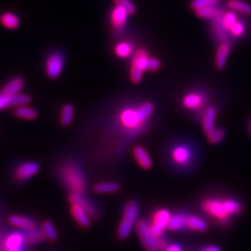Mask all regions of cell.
Here are the masks:
<instances>
[{"label":"cell","instance_id":"6da1fadb","mask_svg":"<svg viewBox=\"0 0 251 251\" xmlns=\"http://www.w3.org/2000/svg\"><path fill=\"white\" fill-rule=\"evenodd\" d=\"M201 208L209 218L221 225H227L233 217L241 215L243 211V205L239 200L230 197H217V196L203 199Z\"/></svg>","mask_w":251,"mask_h":251},{"label":"cell","instance_id":"7a4b0ae2","mask_svg":"<svg viewBox=\"0 0 251 251\" xmlns=\"http://www.w3.org/2000/svg\"><path fill=\"white\" fill-rule=\"evenodd\" d=\"M161 66L160 61L151 57L145 49L137 50L131 61L129 76L130 81L133 84H138L141 82L145 73L147 72H157Z\"/></svg>","mask_w":251,"mask_h":251},{"label":"cell","instance_id":"3957f363","mask_svg":"<svg viewBox=\"0 0 251 251\" xmlns=\"http://www.w3.org/2000/svg\"><path fill=\"white\" fill-rule=\"evenodd\" d=\"M62 181L72 193L83 194L86 190V179L82 168L75 161H67L61 167Z\"/></svg>","mask_w":251,"mask_h":251},{"label":"cell","instance_id":"277c9868","mask_svg":"<svg viewBox=\"0 0 251 251\" xmlns=\"http://www.w3.org/2000/svg\"><path fill=\"white\" fill-rule=\"evenodd\" d=\"M209 92L204 88H194L186 91L181 99V105L188 111L202 116L209 106Z\"/></svg>","mask_w":251,"mask_h":251},{"label":"cell","instance_id":"5b68a950","mask_svg":"<svg viewBox=\"0 0 251 251\" xmlns=\"http://www.w3.org/2000/svg\"><path fill=\"white\" fill-rule=\"evenodd\" d=\"M169 157L175 167L190 168L195 159L194 148L187 143H176L171 147Z\"/></svg>","mask_w":251,"mask_h":251},{"label":"cell","instance_id":"8992f818","mask_svg":"<svg viewBox=\"0 0 251 251\" xmlns=\"http://www.w3.org/2000/svg\"><path fill=\"white\" fill-rule=\"evenodd\" d=\"M135 229L146 251H160L159 238L152 232L150 223L146 220H139L135 224Z\"/></svg>","mask_w":251,"mask_h":251},{"label":"cell","instance_id":"52a82bcc","mask_svg":"<svg viewBox=\"0 0 251 251\" xmlns=\"http://www.w3.org/2000/svg\"><path fill=\"white\" fill-rule=\"evenodd\" d=\"M172 217V213L168 208H158L152 214L150 228L157 238L164 235V231L168 229V225Z\"/></svg>","mask_w":251,"mask_h":251},{"label":"cell","instance_id":"ba28073f","mask_svg":"<svg viewBox=\"0 0 251 251\" xmlns=\"http://www.w3.org/2000/svg\"><path fill=\"white\" fill-rule=\"evenodd\" d=\"M65 66V56L61 51H53L45 61V73L50 78H57L61 75Z\"/></svg>","mask_w":251,"mask_h":251},{"label":"cell","instance_id":"9c48e42d","mask_svg":"<svg viewBox=\"0 0 251 251\" xmlns=\"http://www.w3.org/2000/svg\"><path fill=\"white\" fill-rule=\"evenodd\" d=\"M30 101V98L27 94L19 93L11 96V94H5L0 92V111L5 110L6 108L18 107L22 105H28Z\"/></svg>","mask_w":251,"mask_h":251},{"label":"cell","instance_id":"30bf717a","mask_svg":"<svg viewBox=\"0 0 251 251\" xmlns=\"http://www.w3.org/2000/svg\"><path fill=\"white\" fill-rule=\"evenodd\" d=\"M129 16H131L130 13L126 9H124L123 6L114 4V7L112 9L111 13H110V23H111V26L116 31L123 30L126 25H127Z\"/></svg>","mask_w":251,"mask_h":251},{"label":"cell","instance_id":"8fae6325","mask_svg":"<svg viewBox=\"0 0 251 251\" xmlns=\"http://www.w3.org/2000/svg\"><path fill=\"white\" fill-rule=\"evenodd\" d=\"M40 170V166L36 162H25L21 163L15 170L14 176L18 181H25V180L34 177Z\"/></svg>","mask_w":251,"mask_h":251},{"label":"cell","instance_id":"7c38bea8","mask_svg":"<svg viewBox=\"0 0 251 251\" xmlns=\"http://www.w3.org/2000/svg\"><path fill=\"white\" fill-rule=\"evenodd\" d=\"M216 117L217 109L214 106H208L201 116L202 130L206 136L216 129Z\"/></svg>","mask_w":251,"mask_h":251},{"label":"cell","instance_id":"4fadbf2b","mask_svg":"<svg viewBox=\"0 0 251 251\" xmlns=\"http://www.w3.org/2000/svg\"><path fill=\"white\" fill-rule=\"evenodd\" d=\"M132 155H133V157H134V159L136 160L137 164L141 169H144V170L152 169L153 160L144 147H141V146L134 147V149H133V151H132Z\"/></svg>","mask_w":251,"mask_h":251},{"label":"cell","instance_id":"5bb4252c","mask_svg":"<svg viewBox=\"0 0 251 251\" xmlns=\"http://www.w3.org/2000/svg\"><path fill=\"white\" fill-rule=\"evenodd\" d=\"M231 50V42L225 41L219 43V46L217 49L216 52V59H215V64L217 69H223L226 65L227 60H228L229 53Z\"/></svg>","mask_w":251,"mask_h":251},{"label":"cell","instance_id":"9a60e30c","mask_svg":"<svg viewBox=\"0 0 251 251\" xmlns=\"http://www.w3.org/2000/svg\"><path fill=\"white\" fill-rule=\"evenodd\" d=\"M26 244L25 242V233L22 231L11 232L7 234L2 242V246L5 250L22 248V246Z\"/></svg>","mask_w":251,"mask_h":251},{"label":"cell","instance_id":"2e32d148","mask_svg":"<svg viewBox=\"0 0 251 251\" xmlns=\"http://www.w3.org/2000/svg\"><path fill=\"white\" fill-rule=\"evenodd\" d=\"M69 201L72 204H77V205L82 206L86 211H87L90 217L96 218L98 216V210L96 206H94L87 198H85L83 194L72 193L69 196Z\"/></svg>","mask_w":251,"mask_h":251},{"label":"cell","instance_id":"e0dca14e","mask_svg":"<svg viewBox=\"0 0 251 251\" xmlns=\"http://www.w3.org/2000/svg\"><path fill=\"white\" fill-rule=\"evenodd\" d=\"M185 229L194 232H205L208 229V224L203 218L196 215H186Z\"/></svg>","mask_w":251,"mask_h":251},{"label":"cell","instance_id":"ac0fdd59","mask_svg":"<svg viewBox=\"0 0 251 251\" xmlns=\"http://www.w3.org/2000/svg\"><path fill=\"white\" fill-rule=\"evenodd\" d=\"M9 223L22 231H28L36 228V222L28 217L13 215L9 218Z\"/></svg>","mask_w":251,"mask_h":251},{"label":"cell","instance_id":"d6986e66","mask_svg":"<svg viewBox=\"0 0 251 251\" xmlns=\"http://www.w3.org/2000/svg\"><path fill=\"white\" fill-rule=\"evenodd\" d=\"M25 82L21 76H15L12 77L11 80L7 82L0 92L5 94H11V96H15V94L22 93L23 89H25Z\"/></svg>","mask_w":251,"mask_h":251},{"label":"cell","instance_id":"ffe728a7","mask_svg":"<svg viewBox=\"0 0 251 251\" xmlns=\"http://www.w3.org/2000/svg\"><path fill=\"white\" fill-rule=\"evenodd\" d=\"M134 43L130 40H123L117 42L114 46V53L120 59H128L134 54Z\"/></svg>","mask_w":251,"mask_h":251},{"label":"cell","instance_id":"44dd1931","mask_svg":"<svg viewBox=\"0 0 251 251\" xmlns=\"http://www.w3.org/2000/svg\"><path fill=\"white\" fill-rule=\"evenodd\" d=\"M224 12L221 6L219 5H214V6H206V7H202V9L196 10L195 13L201 19H205L213 21L217 19L220 15Z\"/></svg>","mask_w":251,"mask_h":251},{"label":"cell","instance_id":"7402d4cb","mask_svg":"<svg viewBox=\"0 0 251 251\" xmlns=\"http://www.w3.org/2000/svg\"><path fill=\"white\" fill-rule=\"evenodd\" d=\"M70 211H72V215L75 221L84 228H87L90 225V216L82 206L77 205V204H72Z\"/></svg>","mask_w":251,"mask_h":251},{"label":"cell","instance_id":"603a6c76","mask_svg":"<svg viewBox=\"0 0 251 251\" xmlns=\"http://www.w3.org/2000/svg\"><path fill=\"white\" fill-rule=\"evenodd\" d=\"M186 215L182 211H178L176 214H172L171 220L168 225V229L170 231H182L185 229Z\"/></svg>","mask_w":251,"mask_h":251},{"label":"cell","instance_id":"cb8c5ba5","mask_svg":"<svg viewBox=\"0 0 251 251\" xmlns=\"http://www.w3.org/2000/svg\"><path fill=\"white\" fill-rule=\"evenodd\" d=\"M138 214H139V205H138V203L136 201H134V200H131L127 204H126L125 207H124L123 219L136 224Z\"/></svg>","mask_w":251,"mask_h":251},{"label":"cell","instance_id":"d4e9b609","mask_svg":"<svg viewBox=\"0 0 251 251\" xmlns=\"http://www.w3.org/2000/svg\"><path fill=\"white\" fill-rule=\"evenodd\" d=\"M226 6L228 10L239 15H251V5L245 1H242V0H228L226 2Z\"/></svg>","mask_w":251,"mask_h":251},{"label":"cell","instance_id":"484cf974","mask_svg":"<svg viewBox=\"0 0 251 251\" xmlns=\"http://www.w3.org/2000/svg\"><path fill=\"white\" fill-rule=\"evenodd\" d=\"M0 23L5 28L17 29L20 26V18L14 13L5 12L0 15Z\"/></svg>","mask_w":251,"mask_h":251},{"label":"cell","instance_id":"4316f807","mask_svg":"<svg viewBox=\"0 0 251 251\" xmlns=\"http://www.w3.org/2000/svg\"><path fill=\"white\" fill-rule=\"evenodd\" d=\"M14 114L17 116L18 119L25 120V121H34L38 117L37 110L27 106V105H22V106L16 107L14 110Z\"/></svg>","mask_w":251,"mask_h":251},{"label":"cell","instance_id":"83f0119b","mask_svg":"<svg viewBox=\"0 0 251 251\" xmlns=\"http://www.w3.org/2000/svg\"><path fill=\"white\" fill-rule=\"evenodd\" d=\"M74 115H75V108L73 105L66 104L62 107L61 114H60V122L61 124L67 127L74 121Z\"/></svg>","mask_w":251,"mask_h":251},{"label":"cell","instance_id":"f1b7e54d","mask_svg":"<svg viewBox=\"0 0 251 251\" xmlns=\"http://www.w3.org/2000/svg\"><path fill=\"white\" fill-rule=\"evenodd\" d=\"M121 190V185L116 182H100L94 185V192L98 194H113Z\"/></svg>","mask_w":251,"mask_h":251},{"label":"cell","instance_id":"f546056e","mask_svg":"<svg viewBox=\"0 0 251 251\" xmlns=\"http://www.w3.org/2000/svg\"><path fill=\"white\" fill-rule=\"evenodd\" d=\"M45 239V234L42 229L34 228L31 230L25 231V242L26 244H37Z\"/></svg>","mask_w":251,"mask_h":251},{"label":"cell","instance_id":"4dcf8cb0","mask_svg":"<svg viewBox=\"0 0 251 251\" xmlns=\"http://www.w3.org/2000/svg\"><path fill=\"white\" fill-rule=\"evenodd\" d=\"M134 225H135V223H132L130 221H127V220L122 219V221L119 226V229H117V235H119V238L122 240L127 239L131 234Z\"/></svg>","mask_w":251,"mask_h":251},{"label":"cell","instance_id":"1f68e13d","mask_svg":"<svg viewBox=\"0 0 251 251\" xmlns=\"http://www.w3.org/2000/svg\"><path fill=\"white\" fill-rule=\"evenodd\" d=\"M246 31V23L244 20L239 19L234 25L231 26L229 34L231 38H241Z\"/></svg>","mask_w":251,"mask_h":251},{"label":"cell","instance_id":"d6a6232c","mask_svg":"<svg viewBox=\"0 0 251 251\" xmlns=\"http://www.w3.org/2000/svg\"><path fill=\"white\" fill-rule=\"evenodd\" d=\"M225 138V131L222 128H216L207 135L208 143L211 145H218Z\"/></svg>","mask_w":251,"mask_h":251},{"label":"cell","instance_id":"836d02e7","mask_svg":"<svg viewBox=\"0 0 251 251\" xmlns=\"http://www.w3.org/2000/svg\"><path fill=\"white\" fill-rule=\"evenodd\" d=\"M42 230L45 234V238L49 239L50 241H54L58 238L57 230H56V228H54L52 223L50 221H45L42 224Z\"/></svg>","mask_w":251,"mask_h":251},{"label":"cell","instance_id":"e575fe53","mask_svg":"<svg viewBox=\"0 0 251 251\" xmlns=\"http://www.w3.org/2000/svg\"><path fill=\"white\" fill-rule=\"evenodd\" d=\"M220 1H221V0H192L191 7L194 11H196V10L202 9V7L218 5Z\"/></svg>","mask_w":251,"mask_h":251},{"label":"cell","instance_id":"d590c367","mask_svg":"<svg viewBox=\"0 0 251 251\" xmlns=\"http://www.w3.org/2000/svg\"><path fill=\"white\" fill-rule=\"evenodd\" d=\"M115 5L123 6L124 9L127 10L130 15H133L136 12V5L132 2V0H113Z\"/></svg>","mask_w":251,"mask_h":251},{"label":"cell","instance_id":"8d00e7d4","mask_svg":"<svg viewBox=\"0 0 251 251\" xmlns=\"http://www.w3.org/2000/svg\"><path fill=\"white\" fill-rule=\"evenodd\" d=\"M163 251H184V249L181 245L177 244V243H171Z\"/></svg>","mask_w":251,"mask_h":251},{"label":"cell","instance_id":"74e56055","mask_svg":"<svg viewBox=\"0 0 251 251\" xmlns=\"http://www.w3.org/2000/svg\"><path fill=\"white\" fill-rule=\"evenodd\" d=\"M199 251H222L221 247H219L217 245H207L201 248Z\"/></svg>","mask_w":251,"mask_h":251},{"label":"cell","instance_id":"f35d334b","mask_svg":"<svg viewBox=\"0 0 251 251\" xmlns=\"http://www.w3.org/2000/svg\"><path fill=\"white\" fill-rule=\"evenodd\" d=\"M5 251H25L22 248H16V249H9V250H5Z\"/></svg>","mask_w":251,"mask_h":251},{"label":"cell","instance_id":"ab89813d","mask_svg":"<svg viewBox=\"0 0 251 251\" xmlns=\"http://www.w3.org/2000/svg\"><path fill=\"white\" fill-rule=\"evenodd\" d=\"M250 131H251V124H250Z\"/></svg>","mask_w":251,"mask_h":251}]
</instances>
